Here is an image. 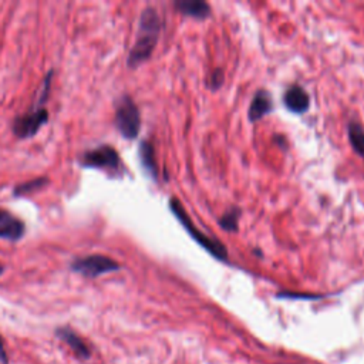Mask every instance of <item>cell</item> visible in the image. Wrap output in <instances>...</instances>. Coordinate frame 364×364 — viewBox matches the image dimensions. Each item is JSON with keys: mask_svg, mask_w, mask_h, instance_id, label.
Masks as SVG:
<instances>
[{"mask_svg": "<svg viewBox=\"0 0 364 364\" xmlns=\"http://www.w3.org/2000/svg\"><path fill=\"white\" fill-rule=\"evenodd\" d=\"M47 182H48V179H47L46 176H40V178L31 179V181H28V182H23V183H20V185H17V186L14 188L13 195H14V196H23V195L36 192V191L41 189Z\"/></svg>", "mask_w": 364, "mask_h": 364, "instance_id": "15", "label": "cell"}, {"mask_svg": "<svg viewBox=\"0 0 364 364\" xmlns=\"http://www.w3.org/2000/svg\"><path fill=\"white\" fill-rule=\"evenodd\" d=\"M242 210L237 206H230L219 219V225L226 232H236Z\"/></svg>", "mask_w": 364, "mask_h": 364, "instance_id": "14", "label": "cell"}, {"mask_svg": "<svg viewBox=\"0 0 364 364\" xmlns=\"http://www.w3.org/2000/svg\"><path fill=\"white\" fill-rule=\"evenodd\" d=\"M0 363L9 364V358H7V353H6V348H4V343H3L1 336H0Z\"/></svg>", "mask_w": 364, "mask_h": 364, "instance_id": "17", "label": "cell"}, {"mask_svg": "<svg viewBox=\"0 0 364 364\" xmlns=\"http://www.w3.org/2000/svg\"><path fill=\"white\" fill-rule=\"evenodd\" d=\"M80 164L85 168H95L107 172L109 176H121L124 173V165L121 162V156L115 148L111 145H100L94 149L85 151Z\"/></svg>", "mask_w": 364, "mask_h": 364, "instance_id": "4", "label": "cell"}, {"mask_svg": "<svg viewBox=\"0 0 364 364\" xmlns=\"http://www.w3.org/2000/svg\"><path fill=\"white\" fill-rule=\"evenodd\" d=\"M139 159H141V165L145 169V172L154 181H156V178H158V165H156V159H155L154 146L149 141H142L141 142V145H139Z\"/></svg>", "mask_w": 364, "mask_h": 364, "instance_id": "12", "label": "cell"}, {"mask_svg": "<svg viewBox=\"0 0 364 364\" xmlns=\"http://www.w3.org/2000/svg\"><path fill=\"white\" fill-rule=\"evenodd\" d=\"M209 87L212 90H218L222 84H223V71L222 68H215L212 73H210V77H209Z\"/></svg>", "mask_w": 364, "mask_h": 364, "instance_id": "16", "label": "cell"}, {"mask_svg": "<svg viewBox=\"0 0 364 364\" xmlns=\"http://www.w3.org/2000/svg\"><path fill=\"white\" fill-rule=\"evenodd\" d=\"M23 235L24 223L13 213L0 208V239L17 242Z\"/></svg>", "mask_w": 364, "mask_h": 364, "instance_id": "7", "label": "cell"}, {"mask_svg": "<svg viewBox=\"0 0 364 364\" xmlns=\"http://www.w3.org/2000/svg\"><path fill=\"white\" fill-rule=\"evenodd\" d=\"M272 109H273V101H272L270 94L264 90H259L255 94V97L249 105V109H247L249 121H252V122L259 121L260 118L267 115Z\"/></svg>", "mask_w": 364, "mask_h": 364, "instance_id": "10", "label": "cell"}, {"mask_svg": "<svg viewBox=\"0 0 364 364\" xmlns=\"http://www.w3.org/2000/svg\"><path fill=\"white\" fill-rule=\"evenodd\" d=\"M178 13L193 18H206L210 16V6L203 0H178L173 3Z\"/></svg>", "mask_w": 364, "mask_h": 364, "instance_id": "11", "label": "cell"}, {"mask_svg": "<svg viewBox=\"0 0 364 364\" xmlns=\"http://www.w3.org/2000/svg\"><path fill=\"white\" fill-rule=\"evenodd\" d=\"M55 334L60 340H63L74 353L78 358H88L91 355L90 347L87 343L70 327H60L55 330Z\"/></svg>", "mask_w": 364, "mask_h": 364, "instance_id": "9", "label": "cell"}, {"mask_svg": "<svg viewBox=\"0 0 364 364\" xmlns=\"http://www.w3.org/2000/svg\"><path fill=\"white\" fill-rule=\"evenodd\" d=\"M114 122L125 139H134L141 129V114L129 95H122L115 104Z\"/></svg>", "mask_w": 364, "mask_h": 364, "instance_id": "5", "label": "cell"}, {"mask_svg": "<svg viewBox=\"0 0 364 364\" xmlns=\"http://www.w3.org/2000/svg\"><path fill=\"white\" fill-rule=\"evenodd\" d=\"M169 209L172 210V213L175 215V218L181 222V225L186 229V232L193 237L195 242H198L205 250H208L213 257H216L218 260L222 262H228V250L226 246L223 243H220L218 239L210 237L208 235H205L202 230H199L191 220L189 215L186 213V210L183 209L182 203L179 202V199L176 198H171L169 199Z\"/></svg>", "mask_w": 364, "mask_h": 364, "instance_id": "3", "label": "cell"}, {"mask_svg": "<svg viewBox=\"0 0 364 364\" xmlns=\"http://www.w3.org/2000/svg\"><path fill=\"white\" fill-rule=\"evenodd\" d=\"M71 269L85 277H98L108 272L119 270L121 266L117 260L105 255L95 253V255H88L84 257L74 259L71 263Z\"/></svg>", "mask_w": 364, "mask_h": 364, "instance_id": "6", "label": "cell"}, {"mask_svg": "<svg viewBox=\"0 0 364 364\" xmlns=\"http://www.w3.org/2000/svg\"><path fill=\"white\" fill-rule=\"evenodd\" d=\"M347 134L354 152L364 159V127L357 121H350L347 125Z\"/></svg>", "mask_w": 364, "mask_h": 364, "instance_id": "13", "label": "cell"}, {"mask_svg": "<svg viewBox=\"0 0 364 364\" xmlns=\"http://www.w3.org/2000/svg\"><path fill=\"white\" fill-rule=\"evenodd\" d=\"M4 272V266H3V263L0 262V276H1V273Z\"/></svg>", "mask_w": 364, "mask_h": 364, "instance_id": "18", "label": "cell"}, {"mask_svg": "<svg viewBox=\"0 0 364 364\" xmlns=\"http://www.w3.org/2000/svg\"><path fill=\"white\" fill-rule=\"evenodd\" d=\"M161 28L162 21L158 11L154 7H145L139 16L136 38L127 61L128 67L135 68L152 55L159 38Z\"/></svg>", "mask_w": 364, "mask_h": 364, "instance_id": "1", "label": "cell"}, {"mask_svg": "<svg viewBox=\"0 0 364 364\" xmlns=\"http://www.w3.org/2000/svg\"><path fill=\"white\" fill-rule=\"evenodd\" d=\"M283 101L287 109L294 114H304L310 108V97L300 85H291L286 90Z\"/></svg>", "mask_w": 364, "mask_h": 364, "instance_id": "8", "label": "cell"}, {"mask_svg": "<svg viewBox=\"0 0 364 364\" xmlns=\"http://www.w3.org/2000/svg\"><path fill=\"white\" fill-rule=\"evenodd\" d=\"M53 71H48L47 77L43 81V88L38 95L36 105H33L27 112L20 114L13 121V132L18 138H30L38 132V129L48 121V111L43 107L50 91Z\"/></svg>", "mask_w": 364, "mask_h": 364, "instance_id": "2", "label": "cell"}]
</instances>
